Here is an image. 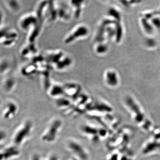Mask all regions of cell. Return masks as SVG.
<instances>
[{
  "label": "cell",
  "instance_id": "6da1fadb",
  "mask_svg": "<svg viewBox=\"0 0 160 160\" xmlns=\"http://www.w3.org/2000/svg\"><path fill=\"white\" fill-rule=\"evenodd\" d=\"M62 123L61 120L55 119L52 121L42 136V139L47 143L54 142L57 137Z\"/></svg>",
  "mask_w": 160,
  "mask_h": 160
},
{
  "label": "cell",
  "instance_id": "7a4b0ae2",
  "mask_svg": "<svg viewBox=\"0 0 160 160\" xmlns=\"http://www.w3.org/2000/svg\"><path fill=\"white\" fill-rule=\"evenodd\" d=\"M32 126V124L30 122L24 123L22 126H21L15 137V142L16 144H21L23 140L29 136L31 132Z\"/></svg>",
  "mask_w": 160,
  "mask_h": 160
},
{
  "label": "cell",
  "instance_id": "3957f363",
  "mask_svg": "<svg viewBox=\"0 0 160 160\" xmlns=\"http://www.w3.org/2000/svg\"><path fill=\"white\" fill-rule=\"evenodd\" d=\"M67 147L73 153L83 160L88 159V156L85 148L74 141H70L67 143Z\"/></svg>",
  "mask_w": 160,
  "mask_h": 160
},
{
  "label": "cell",
  "instance_id": "277c9868",
  "mask_svg": "<svg viewBox=\"0 0 160 160\" xmlns=\"http://www.w3.org/2000/svg\"><path fill=\"white\" fill-rule=\"evenodd\" d=\"M105 80L107 85L112 87H117L120 83L118 74L117 72L113 69H110L106 72Z\"/></svg>",
  "mask_w": 160,
  "mask_h": 160
},
{
  "label": "cell",
  "instance_id": "5b68a950",
  "mask_svg": "<svg viewBox=\"0 0 160 160\" xmlns=\"http://www.w3.org/2000/svg\"><path fill=\"white\" fill-rule=\"evenodd\" d=\"M139 23L143 31L147 36H153L156 30L150 20L141 16Z\"/></svg>",
  "mask_w": 160,
  "mask_h": 160
},
{
  "label": "cell",
  "instance_id": "8992f818",
  "mask_svg": "<svg viewBox=\"0 0 160 160\" xmlns=\"http://www.w3.org/2000/svg\"><path fill=\"white\" fill-rule=\"evenodd\" d=\"M108 13H109V16L112 18L113 19V20L116 22H122V12L119 9L115 8V7H111L109 9Z\"/></svg>",
  "mask_w": 160,
  "mask_h": 160
},
{
  "label": "cell",
  "instance_id": "52a82bcc",
  "mask_svg": "<svg viewBox=\"0 0 160 160\" xmlns=\"http://www.w3.org/2000/svg\"><path fill=\"white\" fill-rule=\"evenodd\" d=\"M124 28L121 22H117L116 23V32L115 36V39L116 41L117 42L120 43L121 41H122V39L124 35Z\"/></svg>",
  "mask_w": 160,
  "mask_h": 160
},
{
  "label": "cell",
  "instance_id": "ba28073f",
  "mask_svg": "<svg viewBox=\"0 0 160 160\" xmlns=\"http://www.w3.org/2000/svg\"><path fill=\"white\" fill-rule=\"evenodd\" d=\"M144 45L148 49H154L158 46L157 40L153 36H147L144 40Z\"/></svg>",
  "mask_w": 160,
  "mask_h": 160
},
{
  "label": "cell",
  "instance_id": "9c48e42d",
  "mask_svg": "<svg viewBox=\"0 0 160 160\" xmlns=\"http://www.w3.org/2000/svg\"><path fill=\"white\" fill-rule=\"evenodd\" d=\"M87 30L85 27H82L78 29L72 35L71 37H69L67 39V42H72L73 41L75 38L79 37L82 36V35H85L87 33Z\"/></svg>",
  "mask_w": 160,
  "mask_h": 160
},
{
  "label": "cell",
  "instance_id": "30bf717a",
  "mask_svg": "<svg viewBox=\"0 0 160 160\" xmlns=\"http://www.w3.org/2000/svg\"><path fill=\"white\" fill-rule=\"evenodd\" d=\"M150 21L155 30L160 31V14L152 18Z\"/></svg>",
  "mask_w": 160,
  "mask_h": 160
},
{
  "label": "cell",
  "instance_id": "8fae6325",
  "mask_svg": "<svg viewBox=\"0 0 160 160\" xmlns=\"http://www.w3.org/2000/svg\"><path fill=\"white\" fill-rule=\"evenodd\" d=\"M108 46L105 44H101L98 46L97 48L98 52L100 53H105L108 50Z\"/></svg>",
  "mask_w": 160,
  "mask_h": 160
},
{
  "label": "cell",
  "instance_id": "7c38bea8",
  "mask_svg": "<svg viewBox=\"0 0 160 160\" xmlns=\"http://www.w3.org/2000/svg\"><path fill=\"white\" fill-rule=\"evenodd\" d=\"M62 92V89L57 86L53 88V89L52 91L51 94L52 95H56L61 94Z\"/></svg>",
  "mask_w": 160,
  "mask_h": 160
},
{
  "label": "cell",
  "instance_id": "4fadbf2b",
  "mask_svg": "<svg viewBox=\"0 0 160 160\" xmlns=\"http://www.w3.org/2000/svg\"><path fill=\"white\" fill-rule=\"evenodd\" d=\"M159 10V11H160V8Z\"/></svg>",
  "mask_w": 160,
  "mask_h": 160
}]
</instances>
